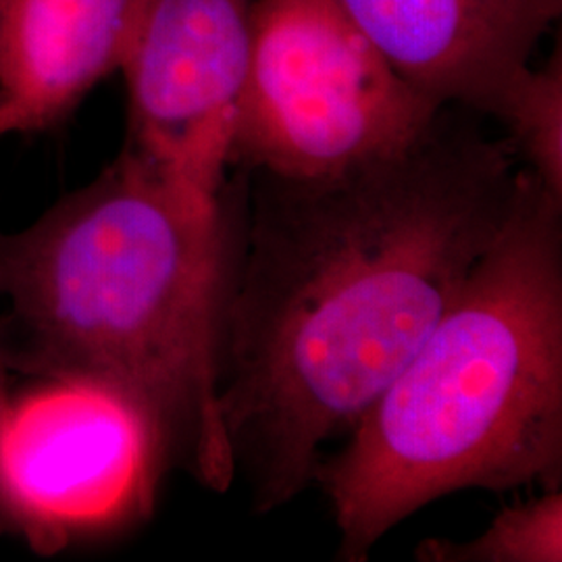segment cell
Returning <instances> with one entry per match:
<instances>
[{
  "mask_svg": "<svg viewBox=\"0 0 562 562\" xmlns=\"http://www.w3.org/2000/svg\"><path fill=\"white\" fill-rule=\"evenodd\" d=\"M222 190L217 398L257 513L313 483L498 236L521 167L462 106L401 153L317 180Z\"/></svg>",
  "mask_w": 562,
  "mask_h": 562,
  "instance_id": "cell-1",
  "label": "cell"
},
{
  "mask_svg": "<svg viewBox=\"0 0 562 562\" xmlns=\"http://www.w3.org/2000/svg\"><path fill=\"white\" fill-rule=\"evenodd\" d=\"M222 278V196L125 144L38 222L0 232L11 367L117 383L161 425L173 464L223 494L236 469L217 398Z\"/></svg>",
  "mask_w": 562,
  "mask_h": 562,
  "instance_id": "cell-2",
  "label": "cell"
},
{
  "mask_svg": "<svg viewBox=\"0 0 562 562\" xmlns=\"http://www.w3.org/2000/svg\"><path fill=\"white\" fill-rule=\"evenodd\" d=\"M562 480V201L521 167L498 236L417 352L323 459L338 559L461 490Z\"/></svg>",
  "mask_w": 562,
  "mask_h": 562,
  "instance_id": "cell-3",
  "label": "cell"
},
{
  "mask_svg": "<svg viewBox=\"0 0 562 562\" xmlns=\"http://www.w3.org/2000/svg\"><path fill=\"white\" fill-rule=\"evenodd\" d=\"M442 109L336 0H252L229 169L285 180L338 176L401 153Z\"/></svg>",
  "mask_w": 562,
  "mask_h": 562,
  "instance_id": "cell-4",
  "label": "cell"
},
{
  "mask_svg": "<svg viewBox=\"0 0 562 562\" xmlns=\"http://www.w3.org/2000/svg\"><path fill=\"white\" fill-rule=\"evenodd\" d=\"M173 467L161 425L117 383L34 373L0 401V536L42 557L146 521Z\"/></svg>",
  "mask_w": 562,
  "mask_h": 562,
  "instance_id": "cell-5",
  "label": "cell"
},
{
  "mask_svg": "<svg viewBox=\"0 0 562 562\" xmlns=\"http://www.w3.org/2000/svg\"><path fill=\"white\" fill-rule=\"evenodd\" d=\"M252 0H148L120 71L132 148L220 199L250 53Z\"/></svg>",
  "mask_w": 562,
  "mask_h": 562,
  "instance_id": "cell-6",
  "label": "cell"
},
{
  "mask_svg": "<svg viewBox=\"0 0 562 562\" xmlns=\"http://www.w3.org/2000/svg\"><path fill=\"white\" fill-rule=\"evenodd\" d=\"M336 2L415 90L483 117L562 13V0Z\"/></svg>",
  "mask_w": 562,
  "mask_h": 562,
  "instance_id": "cell-7",
  "label": "cell"
},
{
  "mask_svg": "<svg viewBox=\"0 0 562 562\" xmlns=\"http://www.w3.org/2000/svg\"><path fill=\"white\" fill-rule=\"evenodd\" d=\"M148 0H0V138L69 117L120 71Z\"/></svg>",
  "mask_w": 562,
  "mask_h": 562,
  "instance_id": "cell-8",
  "label": "cell"
},
{
  "mask_svg": "<svg viewBox=\"0 0 562 562\" xmlns=\"http://www.w3.org/2000/svg\"><path fill=\"white\" fill-rule=\"evenodd\" d=\"M490 117L503 123L517 161L562 201L561 46L540 67L529 63L517 71Z\"/></svg>",
  "mask_w": 562,
  "mask_h": 562,
  "instance_id": "cell-9",
  "label": "cell"
},
{
  "mask_svg": "<svg viewBox=\"0 0 562 562\" xmlns=\"http://www.w3.org/2000/svg\"><path fill=\"white\" fill-rule=\"evenodd\" d=\"M423 562H561L562 490L503 508L490 527L471 540L431 538L417 546Z\"/></svg>",
  "mask_w": 562,
  "mask_h": 562,
  "instance_id": "cell-10",
  "label": "cell"
},
{
  "mask_svg": "<svg viewBox=\"0 0 562 562\" xmlns=\"http://www.w3.org/2000/svg\"><path fill=\"white\" fill-rule=\"evenodd\" d=\"M11 361H9V350H7V338H4V327L0 319V401L7 394V390L11 387Z\"/></svg>",
  "mask_w": 562,
  "mask_h": 562,
  "instance_id": "cell-11",
  "label": "cell"
}]
</instances>
